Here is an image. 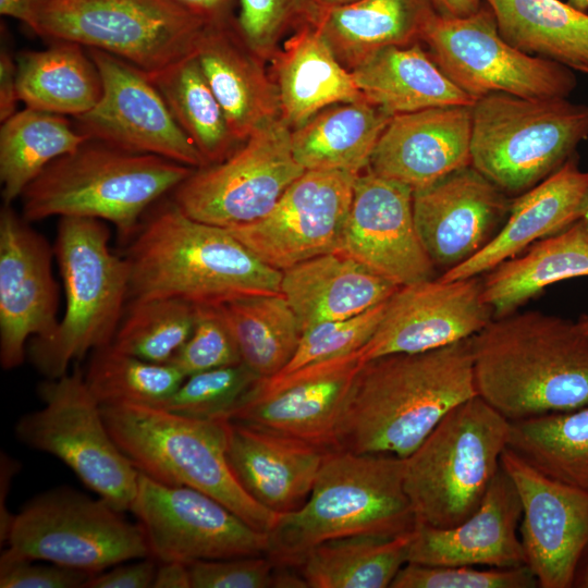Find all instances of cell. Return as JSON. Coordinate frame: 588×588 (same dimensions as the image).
Wrapping results in <instances>:
<instances>
[{
	"instance_id": "cell-16",
	"label": "cell",
	"mask_w": 588,
	"mask_h": 588,
	"mask_svg": "<svg viewBox=\"0 0 588 588\" xmlns=\"http://www.w3.org/2000/svg\"><path fill=\"white\" fill-rule=\"evenodd\" d=\"M86 49L100 74L102 93L93 109L75 118L81 134L193 169L207 166L145 72L111 53Z\"/></svg>"
},
{
	"instance_id": "cell-10",
	"label": "cell",
	"mask_w": 588,
	"mask_h": 588,
	"mask_svg": "<svg viewBox=\"0 0 588 588\" xmlns=\"http://www.w3.org/2000/svg\"><path fill=\"white\" fill-rule=\"evenodd\" d=\"M206 24L170 0H34L28 27L151 75L192 54Z\"/></svg>"
},
{
	"instance_id": "cell-4",
	"label": "cell",
	"mask_w": 588,
	"mask_h": 588,
	"mask_svg": "<svg viewBox=\"0 0 588 588\" xmlns=\"http://www.w3.org/2000/svg\"><path fill=\"white\" fill-rule=\"evenodd\" d=\"M405 458L385 453L330 451L311 492L298 510L277 515L267 532V554L296 567L326 540L411 532L416 517L404 487Z\"/></svg>"
},
{
	"instance_id": "cell-57",
	"label": "cell",
	"mask_w": 588,
	"mask_h": 588,
	"mask_svg": "<svg viewBox=\"0 0 588 588\" xmlns=\"http://www.w3.org/2000/svg\"><path fill=\"white\" fill-rule=\"evenodd\" d=\"M34 0H0V13L14 17L28 26Z\"/></svg>"
},
{
	"instance_id": "cell-30",
	"label": "cell",
	"mask_w": 588,
	"mask_h": 588,
	"mask_svg": "<svg viewBox=\"0 0 588 588\" xmlns=\"http://www.w3.org/2000/svg\"><path fill=\"white\" fill-rule=\"evenodd\" d=\"M436 13L431 0H357L331 7L306 0L301 21L314 25L351 71L379 49L421 41Z\"/></svg>"
},
{
	"instance_id": "cell-25",
	"label": "cell",
	"mask_w": 588,
	"mask_h": 588,
	"mask_svg": "<svg viewBox=\"0 0 588 588\" xmlns=\"http://www.w3.org/2000/svg\"><path fill=\"white\" fill-rule=\"evenodd\" d=\"M520 519L519 495L501 465L479 507L465 520L448 528L416 524L407 563L479 567L525 565L518 531Z\"/></svg>"
},
{
	"instance_id": "cell-20",
	"label": "cell",
	"mask_w": 588,
	"mask_h": 588,
	"mask_svg": "<svg viewBox=\"0 0 588 588\" xmlns=\"http://www.w3.org/2000/svg\"><path fill=\"white\" fill-rule=\"evenodd\" d=\"M53 247L11 205L0 210V363L19 367L26 343L50 339L59 324Z\"/></svg>"
},
{
	"instance_id": "cell-45",
	"label": "cell",
	"mask_w": 588,
	"mask_h": 588,
	"mask_svg": "<svg viewBox=\"0 0 588 588\" xmlns=\"http://www.w3.org/2000/svg\"><path fill=\"white\" fill-rule=\"evenodd\" d=\"M387 302L359 315L308 328L302 333L292 359L277 375L290 373L306 365L358 351L378 328Z\"/></svg>"
},
{
	"instance_id": "cell-22",
	"label": "cell",
	"mask_w": 588,
	"mask_h": 588,
	"mask_svg": "<svg viewBox=\"0 0 588 588\" xmlns=\"http://www.w3.org/2000/svg\"><path fill=\"white\" fill-rule=\"evenodd\" d=\"M338 252L400 286L433 278L413 215V191L365 169L356 175Z\"/></svg>"
},
{
	"instance_id": "cell-39",
	"label": "cell",
	"mask_w": 588,
	"mask_h": 588,
	"mask_svg": "<svg viewBox=\"0 0 588 588\" xmlns=\"http://www.w3.org/2000/svg\"><path fill=\"white\" fill-rule=\"evenodd\" d=\"M148 77L207 166L225 160L242 145L233 137L194 52Z\"/></svg>"
},
{
	"instance_id": "cell-49",
	"label": "cell",
	"mask_w": 588,
	"mask_h": 588,
	"mask_svg": "<svg viewBox=\"0 0 588 588\" xmlns=\"http://www.w3.org/2000/svg\"><path fill=\"white\" fill-rule=\"evenodd\" d=\"M192 588H278L280 564L268 554L188 564Z\"/></svg>"
},
{
	"instance_id": "cell-15",
	"label": "cell",
	"mask_w": 588,
	"mask_h": 588,
	"mask_svg": "<svg viewBox=\"0 0 588 588\" xmlns=\"http://www.w3.org/2000/svg\"><path fill=\"white\" fill-rule=\"evenodd\" d=\"M158 562L222 560L267 554L261 532L217 499L191 487L169 486L139 473L130 510Z\"/></svg>"
},
{
	"instance_id": "cell-56",
	"label": "cell",
	"mask_w": 588,
	"mask_h": 588,
	"mask_svg": "<svg viewBox=\"0 0 588 588\" xmlns=\"http://www.w3.org/2000/svg\"><path fill=\"white\" fill-rule=\"evenodd\" d=\"M438 14L446 17H464L477 12L485 0H431Z\"/></svg>"
},
{
	"instance_id": "cell-1",
	"label": "cell",
	"mask_w": 588,
	"mask_h": 588,
	"mask_svg": "<svg viewBox=\"0 0 588 588\" xmlns=\"http://www.w3.org/2000/svg\"><path fill=\"white\" fill-rule=\"evenodd\" d=\"M478 395L470 338L363 364L333 451L409 456L455 406Z\"/></svg>"
},
{
	"instance_id": "cell-34",
	"label": "cell",
	"mask_w": 588,
	"mask_h": 588,
	"mask_svg": "<svg viewBox=\"0 0 588 588\" xmlns=\"http://www.w3.org/2000/svg\"><path fill=\"white\" fill-rule=\"evenodd\" d=\"M579 277H588V225L583 220L488 271L483 297L493 316L502 317L547 286Z\"/></svg>"
},
{
	"instance_id": "cell-42",
	"label": "cell",
	"mask_w": 588,
	"mask_h": 588,
	"mask_svg": "<svg viewBox=\"0 0 588 588\" xmlns=\"http://www.w3.org/2000/svg\"><path fill=\"white\" fill-rule=\"evenodd\" d=\"M186 377L171 364H157L123 353L111 344L94 351L86 383L100 405H157Z\"/></svg>"
},
{
	"instance_id": "cell-11",
	"label": "cell",
	"mask_w": 588,
	"mask_h": 588,
	"mask_svg": "<svg viewBox=\"0 0 588 588\" xmlns=\"http://www.w3.org/2000/svg\"><path fill=\"white\" fill-rule=\"evenodd\" d=\"M123 513L100 497L54 488L29 500L14 515L2 553L90 574L150 558L142 526Z\"/></svg>"
},
{
	"instance_id": "cell-53",
	"label": "cell",
	"mask_w": 588,
	"mask_h": 588,
	"mask_svg": "<svg viewBox=\"0 0 588 588\" xmlns=\"http://www.w3.org/2000/svg\"><path fill=\"white\" fill-rule=\"evenodd\" d=\"M20 469L17 461L7 453L0 454V542L7 543L9 532L15 514H11L7 507L8 493L12 479Z\"/></svg>"
},
{
	"instance_id": "cell-58",
	"label": "cell",
	"mask_w": 588,
	"mask_h": 588,
	"mask_svg": "<svg viewBox=\"0 0 588 588\" xmlns=\"http://www.w3.org/2000/svg\"><path fill=\"white\" fill-rule=\"evenodd\" d=\"M575 586L583 587V588H588V560L585 563V566H581V568H580V571H579V573L577 575Z\"/></svg>"
},
{
	"instance_id": "cell-33",
	"label": "cell",
	"mask_w": 588,
	"mask_h": 588,
	"mask_svg": "<svg viewBox=\"0 0 588 588\" xmlns=\"http://www.w3.org/2000/svg\"><path fill=\"white\" fill-rule=\"evenodd\" d=\"M391 115L364 97L331 105L291 131L296 161L307 170L359 174Z\"/></svg>"
},
{
	"instance_id": "cell-47",
	"label": "cell",
	"mask_w": 588,
	"mask_h": 588,
	"mask_svg": "<svg viewBox=\"0 0 588 588\" xmlns=\"http://www.w3.org/2000/svg\"><path fill=\"white\" fill-rule=\"evenodd\" d=\"M391 588H536L538 581L525 564L514 567L424 565L406 563Z\"/></svg>"
},
{
	"instance_id": "cell-2",
	"label": "cell",
	"mask_w": 588,
	"mask_h": 588,
	"mask_svg": "<svg viewBox=\"0 0 588 588\" xmlns=\"http://www.w3.org/2000/svg\"><path fill=\"white\" fill-rule=\"evenodd\" d=\"M470 346L477 394L509 421L588 406V339L577 323L514 311Z\"/></svg>"
},
{
	"instance_id": "cell-51",
	"label": "cell",
	"mask_w": 588,
	"mask_h": 588,
	"mask_svg": "<svg viewBox=\"0 0 588 588\" xmlns=\"http://www.w3.org/2000/svg\"><path fill=\"white\" fill-rule=\"evenodd\" d=\"M145 558L134 563L112 566L107 572L94 574L84 588H149L152 587L157 563Z\"/></svg>"
},
{
	"instance_id": "cell-8",
	"label": "cell",
	"mask_w": 588,
	"mask_h": 588,
	"mask_svg": "<svg viewBox=\"0 0 588 588\" xmlns=\"http://www.w3.org/2000/svg\"><path fill=\"white\" fill-rule=\"evenodd\" d=\"M110 232L98 219L60 218L53 245L66 306L54 334L34 340L28 354L48 379L68 372L89 351L112 343L130 292V265L110 249Z\"/></svg>"
},
{
	"instance_id": "cell-41",
	"label": "cell",
	"mask_w": 588,
	"mask_h": 588,
	"mask_svg": "<svg viewBox=\"0 0 588 588\" xmlns=\"http://www.w3.org/2000/svg\"><path fill=\"white\" fill-rule=\"evenodd\" d=\"M242 360L261 379L279 373L292 359L301 330L286 299L260 295L221 305Z\"/></svg>"
},
{
	"instance_id": "cell-9",
	"label": "cell",
	"mask_w": 588,
	"mask_h": 588,
	"mask_svg": "<svg viewBox=\"0 0 588 588\" xmlns=\"http://www.w3.org/2000/svg\"><path fill=\"white\" fill-rule=\"evenodd\" d=\"M588 138V105L492 94L473 105L470 164L505 194L560 169Z\"/></svg>"
},
{
	"instance_id": "cell-50",
	"label": "cell",
	"mask_w": 588,
	"mask_h": 588,
	"mask_svg": "<svg viewBox=\"0 0 588 588\" xmlns=\"http://www.w3.org/2000/svg\"><path fill=\"white\" fill-rule=\"evenodd\" d=\"M1 554V588H84L94 575L85 571Z\"/></svg>"
},
{
	"instance_id": "cell-54",
	"label": "cell",
	"mask_w": 588,
	"mask_h": 588,
	"mask_svg": "<svg viewBox=\"0 0 588 588\" xmlns=\"http://www.w3.org/2000/svg\"><path fill=\"white\" fill-rule=\"evenodd\" d=\"M206 23L232 19L234 0H170Z\"/></svg>"
},
{
	"instance_id": "cell-40",
	"label": "cell",
	"mask_w": 588,
	"mask_h": 588,
	"mask_svg": "<svg viewBox=\"0 0 588 588\" xmlns=\"http://www.w3.org/2000/svg\"><path fill=\"white\" fill-rule=\"evenodd\" d=\"M507 448L544 475L588 492V406L510 421Z\"/></svg>"
},
{
	"instance_id": "cell-13",
	"label": "cell",
	"mask_w": 588,
	"mask_h": 588,
	"mask_svg": "<svg viewBox=\"0 0 588 588\" xmlns=\"http://www.w3.org/2000/svg\"><path fill=\"white\" fill-rule=\"evenodd\" d=\"M421 42L443 73L475 101L492 94L568 98L577 85L574 70L509 44L486 3L464 17L436 13Z\"/></svg>"
},
{
	"instance_id": "cell-32",
	"label": "cell",
	"mask_w": 588,
	"mask_h": 588,
	"mask_svg": "<svg viewBox=\"0 0 588 588\" xmlns=\"http://www.w3.org/2000/svg\"><path fill=\"white\" fill-rule=\"evenodd\" d=\"M350 72L364 98L391 117L475 103L443 73L421 41L379 49Z\"/></svg>"
},
{
	"instance_id": "cell-46",
	"label": "cell",
	"mask_w": 588,
	"mask_h": 588,
	"mask_svg": "<svg viewBox=\"0 0 588 588\" xmlns=\"http://www.w3.org/2000/svg\"><path fill=\"white\" fill-rule=\"evenodd\" d=\"M242 362L221 305H195L193 330L169 364L188 377Z\"/></svg>"
},
{
	"instance_id": "cell-14",
	"label": "cell",
	"mask_w": 588,
	"mask_h": 588,
	"mask_svg": "<svg viewBox=\"0 0 588 588\" xmlns=\"http://www.w3.org/2000/svg\"><path fill=\"white\" fill-rule=\"evenodd\" d=\"M291 131L280 118L225 160L194 169L172 192L173 203L188 217L222 228L261 219L305 172L293 155Z\"/></svg>"
},
{
	"instance_id": "cell-23",
	"label": "cell",
	"mask_w": 588,
	"mask_h": 588,
	"mask_svg": "<svg viewBox=\"0 0 588 588\" xmlns=\"http://www.w3.org/2000/svg\"><path fill=\"white\" fill-rule=\"evenodd\" d=\"M512 200L471 164L413 192L419 238L444 271L481 250L504 223Z\"/></svg>"
},
{
	"instance_id": "cell-18",
	"label": "cell",
	"mask_w": 588,
	"mask_h": 588,
	"mask_svg": "<svg viewBox=\"0 0 588 588\" xmlns=\"http://www.w3.org/2000/svg\"><path fill=\"white\" fill-rule=\"evenodd\" d=\"M501 465L522 503L526 565L540 588L574 587L588 555V492L544 475L509 448Z\"/></svg>"
},
{
	"instance_id": "cell-48",
	"label": "cell",
	"mask_w": 588,
	"mask_h": 588,
	"mask_svg": "<svg viewBox=\"0 0 588 588\" xmlns=\"http://www.w3.org/2000/svg\"><path fill=\"white\" fill-rule=\"evenodd\" d=\"M304 4L305 0H240L237 29L254 53L270 59L284 33L299 23Z\"/></svg>"
},
{
	"instance_id": "cell-26",
	"label": "cell",
	"mask_w": 588,
	"mask_h": 588,
	"mask_svg": "<svg viewBox=\"0 0 588 588\" xmlns=\"http://www.w3.org/2000/svg\"><path fill=\"white\" fill-rule=\"evenodd\" d=\"M194 54L240 144L281 118L275 83L243 40L236 20L207 23Z\"/></svg>"
},
{
	"instance_id": "cell-19",
	"label": "cell",
	"mask_w": 588,
	"mask_h": 588,
	"mask_svg": "<svg viewBox=\"0 0 588 588\" xmlns=\"http://www.w3.org/2000/svg\"><path fill=\"white\" fill-rule=\"evenodd\" d=\"M363 364L358 350L260 379L230 420L333 451L338 426Z\"/></svg>"
},
{
	"instance_id": "cell-6",
	"label": "cell",
	"mask_w": 588,
	"mask_h": 588,
	"mask_svg": "<svg viewBox=\"0 0 588 588\" xmlns=\"http://www.w3.org/2000/svg\"><path fill=\"white\" fill-rule=\"evenodd\" d=\"M107 428L142 474L197 489L267 534L278 514L257 503L235 478L226 456L230 419H198L145 404L101 405Z\"/></svg>"
},
{
	"instance_id": "cell-44",
	"label": "cell",
	"mask_w": 588,
	"mask_h": 588,
	"mask_svg": "<svg viewBox=\"0 0 588 588\" xmlns=\"http://www.w3.org/2000/svg\"><path fill=\"white\" fill-rule=\"evenodd\" d=\"M261 378L243 362L191 375L157 406L198 419H230Z\"/></svg>"
},
{
	"instance_id": "cell-38",
	"label": "cell",
	"mask_w": 588,
	"mask_h": 588,
	"mask_svg": "<svg viewBox=\"0 0 588 588\" xmlns=\"http://www.w3.org/2000/svg\"><path fill=\"white\" fill-rule=\"evenodd\" d=\"M88 138L64 115L27 108L2 122L0 181L11 205L53 160L73 152Z\"/></svg>"
},
{
	"instance_id": "cell-35",
	"label": "cell",
	"mask_w": 588,
	"mask_h": 588,
	"mask_svg": "<svg viewBox=\"0 0 588 588\" xmlns=\"http://www.w3.org/2000/svg\"><path fill=\"white\" fill-rule=\"evenodd\" d=\"M19 98L27 108L79 117L95 107L102 83L83 46L57 40L45 50L16 58Z\"/></svg>"
},
{
	"instance_id": "cell-5",
	"label": "cell",
	"mask_w": 588,
	"mask_h": 588,
	"mask_svg": "<svg viewBox=\"0 0 588 588\" xmlns=\"http://www.w3.org/2000/svg\"><path fill=\"white\" fill-rule=\"evenodd\" d=\"M193 170L157 155L87 139L49 163L25 188L22 216L29 222L53 216L107 221L128 244L148 208Z\"/></svg>"
},
{
	"instance_id": "cell-27",
	"label": "cell",
	"mask_w": 588,
	"mask_h": 588,
	"mask_svg": "<svg viewBox=\"0 0 588 588\" xmlns=\"http://www.w3.org/2000/svg\"><path fill=\"white\" fill-rule=\"evenodd\" d=\"M310 442L230 420L226 456L242 488L274 514L302 507L328 454Z\"/></svg>"
},
{
	"instance_id": "cell-21",
	"label": "cell",
	"mask_w": 588,
	"mask_h": 588,
	"mask_svg": "<svg viewBox=\"0 0 588 588\" xmlns=\"http://www.w3.org/2000/svg\"><path fill=\"white\" fill-rule=\"evenodd\" d=\"M493 313L478 277L429 279L400 289L388 299L382 319L359 348L363 363L394 353H417L469 339Z\"/></svg>"
},
{
	"instance_id": "cell-55",
	"label": "cell",
	"mask_w": 588,
	"mask_h": 588,
	"mask_svg": "<svg viewBox=\"0 0 588 588\" xmlns=\"http://www.w3.org/2000/svg\"><path fill=\"white\" fill-rule=\"evenodd\" d=\"M152 588H192L188 564L179 561L159 562Z\"/></svg>"
},
{
	"instance_id": "cell-17",
	"label": "cell",
	"mask_w": 588,
	"mask_h": 588,
	"mask_svg": "<svg viewBox=\"0 0 588 588\" xmlns=\"http://www.w3.org/2000/svg\"><path fill=\"white\" fill-rule=\"evenodd\" d=\"M355 177L343 171L307 170L265 217L225 229L280 271L338 252Z\"/></svg>"
},
{
	"instance_id": "cell-28",
	"label": "cell",
	"mask_w": 588,
	"mask_h": 588,
	"mask_svg": "<svg viewBox=\"0 0 588 588\" xmlns=\"http://www.w3.org/2000/svg\"><path fill=\"white\" fill-rule=\"evenodd\" d=\"M588 201V171L572 157L560 169L512 200L494 237L476 255L444 271L443 281L479 277L544 237L581 220Z\"/></svg>"
},
{
	"instance_id": "cell-36",
	"label": "cell",
	"mask_w": 588,
	"mask_h": 588,
	"mask_svg": "<svg viewBox=\"0 0 588 588\" xmlns=\"http://www.w3.org/2000/svg\"><path fill=\"white\" fill-rule=\"evenodd\" d=\"M501 36L528 54L588 72V14L561 0H485Z\"/></svg>"
},
{
	"instance_id": "cell-52",
	"label": "cell",
	"mask_w": 588,
	"mask_h": 588,
	"mask_svg": "<svg viewBox=\"0 0 588 588\" xmlns=\"http://www.w3.org/2000/svg\"><path fill=\"white\" fill-rule=\"evenodd\" d=\"M17 66L10 52L1 49L0 53V120L4 122L16 112L20 101L17 93Z\"/></svg>"
},
{
	"instance_id": "cell-3",
	"label": "cell",
	"mask_w": 588,
	"mask_h": 588,
	"mask_svg": "<svg viewBox=\"0 0 588 588\" xmlns=\"http://www.w3.org/2000/svg\"><path fill=\"white\" fill-rule=\"evenodd\" d=\"M124 257L131 299L171 297L222 305L281 294L282 271L264 262L228 229L188 217L172 199L143 219Z\"/></svg>"
},
{
	"instance_id": "cell-61",
	"label": "cell",
	"mask_w": 588,
	"mask_h": 588,
	"mask_svg": "<svg viewBox=\"0 0 588 588\" xmlns=\"http://www.w3.org/2000/svg\"><path fill=\"white\" fill-rule=\"evenodd\" d=\"M579 330L588 339V316L583 317L578 322H576Z\"/></svg>"
},
{
	"instance_id": "cell-62",
	"label": "cell",
	"mask_w": 588,
	"mask_h": 588,
	"mask_svg": "<svg viewBox=\"0 0 588 588\" xmlns=\"http://www.w3.org/2000/svg\"><path fill=\"white\" fill-rule=\"evenodd\" d=\"M586 74L588 75V72ZM581 220L588 225V201L586 204Z\"/></svg>"
},
{
	"instance_id": "cell-60",
	"label": "cell",
	"mask_w": 588,
	"mask_h": 588,
	"mask_svg": "<svg viewBox=\"0 0 588 588\" xmlns=\"http://www.w3.org/2000/svg\"><path fill=\"white\" fill-rule=\"evenodd\" d=\"M567 3L581 12L588 10V0H568Z\"/></svg>"
},
{
	"instance_id": "cell-37",
	"label": "cell",
	"mask_w": 588,
	"mask_h": 588,
	"mask_svg": "<svg viewBox=\"0 0 588 588\" xmlns=\"http://www.w3.org/2000/svg\"><path fill=\"white\" fill-rule=\"evenodd\" d=\"M413 534L326 540L307 551L296 568L308 588H387L408 562Z\"/></svg>"
},
{
	"instance_id": "cell-24",
	"label": "cell",
	"mask_w": 588,
	"mask_h": 588,
	"mask_svg": "<svg viewBox=\"0 0 588 588\" xmlns=\"http://www.w3.org/2000/svg\"><path fill=\"white\" fill-rule=\"evenodd\" d=\"M473 105H452L396 114L369 160L376 174L413 192L470 166Z\"/></svg>"
},
{
	"instance_id": "cell-7",
	"label": "cell",
	"mask_w": 588,
	"mask_h": 588,
	"mask_svg": "<svg viewBox=\"0 0 588 588\" xmlns=\"http://www.w3.org/2000/svg\"><path fill=\"white\" fill-rule=\"evenodd\" d=\"M510 421L479 395L452 408L405 458L417 524L455 526L480 505L501 467Z\"/></svg>"
},
{
	"instance_id": "cell-43",
	"label": "cell",
	"mask_w": 588,
	"mask_h": 588,
	"mask_svg": "<svg viewBox=\"0 0 588 588\" xmlns=\"http://www.w3.org/2000/svg\"><path fill=\"white\" fill-rule=\"evenodd\" d=\"M195 305L179 298L132 299L111 345L147 362L169 364L188 339Z\"/></svg>"
},
{
	"instance_id": "cell-59",
	"label": "cell",
	"mask_w": 588,
	"mask_h": 588,
	"mask_svg": "<svg viewBox=\"0 0 588 588\" xmlns=\"http://www.w3.org/2000/svg\"><path fill=\"white\" fill-rule=\"evenodd\" d=\"M313 3H316V4H320V5H328V7H331V5H342V4H347V3H351V2H354V1H357V0H308Z\"/></svg>"
},
{
	"instance_id": "cell-31",
	"label": "cell",
	"mask_w": 588,
	"mask_h": 588,
	"mask_svg": "<svg viewBox=\"0 0 588 588\" xmlns=\"http://www.w3.org/2000/svg\"><path fill=\"white\" fill-rule=\"evenodd\" d=\"M270 58L281 119L294 130L322 109L364 96L319 30L301 21Z\"/></svg>"
},
{
	"instance_id": "cell-29",
	"label": "cell",
	"mask_w": 588,
	"mask_h": 588,
	"mask_svg": "<svg viewBox=\"0 0 588 588\" xmlns=\"http://www.w3.org/2000/svg\"><path fill=\"white\" fill-rule=\"evenodd\" d=\"M400 285L357 260L332 252L282 271L281 295L301 333L324 321L359 315L387 302Z\"/></svg>"
},
{
	"instance_id": "cell-12",
	"label": "cell",
	"mask_w": 588,
	"mask_h": 588,
	"mask_svg": "<svg viewBox=\"0 0 588 588\" xmlns=\"http://www.w3.org/2000/svg\"><path fill=\"white\" fill-rule=\"evenodd\" d=\"M38 395L42 407L17 420L16 438L59 458L117 510L130 511L139 471L110 434L101 405L83 372L76 368L72 373L47 379L39 384Z\"/></svg>"
}]
</instances>
